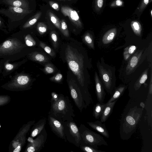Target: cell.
<instances>
[{"label": "cell", "instance_id": "obj_1", "mask_svg": "<svg viewBox=\"0 0 152 152\" xmlns=\"http://www.w3.org/2000/svg\"><path fill=\"white\" fill-rule=\"evenodd\" d=\"M49 115L61 122L73 120L75 116L73 106L68 96L51 94Z\"/></svg>", "mask_w": 152, "mask_h": 152}, {"label": "cell", "instance_id": "obj_2", "mask_svg": "<svg viewBox=\"0 0 152 152\" xmlns=\"http://www.w3.org/2000/svg\"><path fill=\"white\" fill-rule=\"evenodd\" d=\"M20 38L11 35L0 44V58L11 62L20 59L30 52Z\"/></svg>", "mask_w": 152, "mask_h": 152}, {"label": "cell", "instance_id": "obj_3", "mask_svg": "<svg viewBox=\"0 0 152 152\" xmlns=\"http://www.w3.org/2000/svg\"><path fill=\"white\" fill-rule=\"evenodd\" d=\"M143 109L136 105L128 106L122 116L120 126L121 138L127 140L136 131L141 117Z\"/></svg>", "mask_w": 152, "mask_h": 152}, {"label": "cell", "instance_id": "obj_4", "mask_svg": "<svg viewBox=\"0 0 152 152\" xmlns=\"http://www.w3.org/2000/svg\"><path fill=\"white\" fill-rule=\"evenodd\" d=\"M100 80L104 89L109 94H111L115 88L116 78L115 76V68L104 62L103 57L98 61L96 64Z\"/></svg>", "mask_w": 152, "mask_h": 152}, {"label": "cell", "instance_id": "obj_5", "mask_svg": "<svg viewBox=\"0 0 152 152\" xmlns=\"http://www.w3.org/2000/svg\"><path fill=\"white\" fill-rule=\"evenodd\" d=\"M31 79L28 75L22 72H17L1 87L11 91L25 90L31 88Z\"/></svg>", "mask_w": 152, "mask_h": 152}, {"label": "cell", "instance_id": "obj_6", "mask_svg": "<svg viewBox=\"0 0 152 152\" xmlns=\"http://www.w3.org/2000/svg\"><path fill=\"white\" fill-rule=\"evenodd\" d=\"M81 142L96 148L98 146H107L108 144L103 137L100 134L90 130L81 124L78 127Z\"/></svg>", "mask_w": 152, "mask_h": 152}, {"label": "cell", "instance_id": "obj_7", "mask_svg": "<svg viewBox=\"0 0 152 152\" xmlns=\"http://www.w3.org/2000/svg\"><path fill=\"white\" fill-rule=\"evenodd\" d=\"M62 123L66 140L76 147H79L81 142V138L79 128L76 123L73 120Z\"/></svg>", "mask_w": 152, "mask_h": 152}, {"label": "cell", "instance_id": "obj_8", "mask_svg": "<svg viewBox=\"0 0 152 152\" xmlns=\"http://www.w3.org/2000/svg\"><path fill=\"white\" fill-rule=\"evenodd\" d=\"M47 133L44 128L36 138L33 139L29 137V142L25 151L26 152H39L44 147L47 139Z\"/></svg>", "mask_w": 152, "mask_h": 152}, {"label": "cell", "instance_id": "obj_9", "mask_svg": "<svg viewBox=\"0 0 152 152\" xmlns=\"http://www.w3.org/2000/svg\"><path fill=\"white\" fill-rule=\"evenodd\" d=\"M35 122L34 120L30 121L24 124L20 129L13 141L12 145L14 148L13 152H19L20 151L25 143L26 134Z\"/></svg>", "mask_w": 152, "mask_h": 152}, {"label": "cell", "instance_id": "obj_10", "mask_svg": "<svg viewBox=\"0 0 152 152\" xmlns=\"http://www.w3.org/2000/svg\"><path fill=\"white\" fill-rule=\"evenodd\" d=\"M70 93L76 107L81 112L87 107L84 101L81 91L78 86L71 83H69Z\"/></svg>", "mask_w": 152, "mask_h": 152}, {"label": "cell", "instance_id": "obj_11", "mask_svg": "<svg viewBox=\"0 0 152 152\" xmlns=\"http://www.w3.org/2000/svg\"><path fill=\"white\" fill-rule=\"evenodd\" d=\"M28 12L26 10L10 6L7 9H0V13L7 16L12 22L19 20L23 15Z\"/></svg>", "mask_w": 152, "mask_h": 152}, {"label": "cell", "instance_id": "obj_12", "mask_svg": "<svg viewBox=\"0 0 152 152\" xmlns=\"http://www.w3.org/2000/svg\"><path fill=\"white\" fill-rule=\"evenodd\" d=\"M48 124L52 131L60 138L65 141L66 140L64 132V127L62 122L48 115Z\"/></svg>", "mask_w": 152, "mask_h": 152}, {"label": "cell", "instance_id": "obj_13", "mask_svg": "<svg viewBox=\"0 0 152 152\" xmlns=\"http://www.w3.org/2000/svg\"><path fill=\"white\" fill-rule=\"evenodd\" d=\"M3 69L2 73L4 77L10 75L18 69L26 61V59L12 63L9 60L2 59Z\"/></svg>", "mask_w": 152, "mask_h": 152}, {"label": "cell", "instance_id": "obj_14", "mask_svg": "<svg viewBox=\"0 0 152 152\" xmlns=\"http://www.w3.org/2000/svg\"><path fill=\"white\" fill-rule=\"evenodd\" d=\"M94 78L97 100L99 102L103 103L106 94L104 88L96 72H95Z\"/></svg>", "mask_w": 152, "mask_h": 152}, {"label": "cell", "instance_id": "obj_15", "mask_svg": "<svg viewBox=\"0 0 152 152\" xmlns=\"http://www.w3.org/2000/svg\"><path fill=\"white\" fill-rule=\"evenodd\" d=\"M100 121L94 122H87V124L93 129L107 138L109 137V132L106 128L105 124Z\"/></svg>", "mask_w": 152, "mask_h": 152}, {"label": "cell", "instance_id": "obj_16", "mask_svg": "<svg viewBox=\"0 0 152 152\" xmlns=\"http://www.w3.org/2000/svg\"><path fill=\"white\" fill-rule=\"evenodd\" d=\"M142 52V50L137 51L131 57L126 67V72L130 73L135 68Z\"/></svg>", "mask_w": 152, "mask_h": 152}, {"label": "cell", "instance_id": "obj_17", "mask_svg": "<svg viewBox=\"0 0 152 152\" xmlns=\"http://www.w3.org/2000/svg\"><path fill=\"white\" fill-rule=\"evenodd\" d=\"M127 86L122 84L114 89L111 94V96L106 103H109L114 101L117 100L123 94Z\"/></svg>", "mask_w": 152, "mask_h": 152}, {"label": "cell", "instance_id": "obj_18", "mask_svg": "<svg viewBox=\"0 0 152 152\" xmlns=\"http://www.w3.org/2000/svg\"><path fill=\"white\" fill-rule=\"evenodd\" d=\"M46 122L45 118H42L35 124L31 132V137L34 138L37 136L45 128Z\"/></svg>", "mask_w": 152, "mask_h": 152}, {"label": "cell", "instance_id": "obj_19", "mask_svg": "<svg viewBox=\"0 0 152 152\" xmlns=\"http://www.w3.org/2000/svg\"><path fill=\"white\" fill-rule=\"evenodd\" d=\"M117 101L116 100L109 103H106V105L100 117V121L102 122H105L109 117Z\"/></svg>", "mask_w": 152, "mask_h": 152}, {"label": "cell", "instance_id": "obj_20", "mask_svg": "<svg viewBox=\"0 0 152 152\" xmlns=\"http://www.w3.org/2000/svg\"><path fill=\"white\" fill-rule=\"evenodd\" d=\"M63 13L65 16L67 15L79 27L81 26V23L79 20V17L77 12L75 10L65 8L62 9Z\"/></svg>", "mask_w": 152, "mask_h": 152}, {"label": "cell", "instance_id": "obj_21", "mask_svg": "<svg viewBox=\"0 0 152 152\" xmlns=\"http://www.w3.org/2000/svg\"><path fill=\"white\" fill-rule=\"evenodd\" d=\"M29 59L42 62L48 61V58L44 54L37 52H31L26 56Z\"/></svg>", "mask_w": 152, "mask_h": 152}, {"label": "cell", "instance_id": "obj_22", "mask_svg": "<svg viewBox=\"0 0 152 152\" xmlns=\"http://www.w3.org/2000/svg\"><path fill=\"white\" fill-rule=\"evenodd\" d=\"M117 33V29L115 28H111L107 31L103 36L102 41L104 44H108L113 41Z\"/></svg>", "mask_w": 152, "mask_h": 152}, {"label": "cell", "instance_id": "obj_23", "mask_svg": "<svg viewBox=\"0 0 152 152\" xmlns=\"http://www.w3.org/2000/svg\"><path fill=\"white\" fill-rule=\"evenodd\" d=\"M3 2L10 6L26 10L28 9V5L25 0H4Z\"/></svg>", "mask_w": 152, "mask_h": 152}, {"label": "cell", "instance_id": "obj_24", "mask_svg": "<svg viewBox=\"0 0 152 152\" xmlns=\"http://www.w3.org/2000/svg\"><path fill=\"white\" fill-rule=\"evenodd\" d=\"M106 103L98 102L94 106L93 115L96 119H98L101 116Z\"/></svg>", "mask_w": 152, "mask_h": 152}, {"label": "cell", "instance_id": "obj_25", "mask_svg": "<svg viewBox=\"0 0 152 152\" xmlns=\"http://www.w3.org/2000/svg\"><path fill=\"white\" fill-rule=\"evenodd\" d=\"M148 68L146 69L135 83L134 88L136 90L139 89L141 85L144 83L147 80L148 78Z\"/></svg>", "mask_w": 152, "mask_h": 152}, {"label": "cell", "instance_id": "obj_26", "mask_svg": "<svg viewBox=\"0 0 152 152\" xmlns=\"http://www.w3.org/2000/svg\"><path fill=\"white\" fill-rule=\"evenodd\" d=\"M83 40L89 47L94 50V39L91 34L89 33H86L83 37Z\"/></svg>", "mask_w": 152, "mask_h": 152}, {"label": "cell", "instance_id": "obj_27", "mask_svg": "<svg viewBox=\"0 0 152 152\" xmlns=\"http://www.w3.org/2000/svg\"><path fill=\"white\" fill-rule=\"evenodd\" d=\"M79 147L84 152H105L104 151L99 150L91 146L81 142Z\"/></svg>", "mask_w": 152, "mask_h": 152}, {"label": "cell", "instance_id": "obj_28", "mask_svg": "<svg viewBox=\"0 0 152 152\" xmlns=\"http://www.w3.org/2000/svg\"><path fill=\"white\" fill-rule=\"evenodd\" d=\"M131 25L135 34L137 35H140L142 31V27L140 23L137 20H134L131 22Z\"/></svg>", "mask_w": 152, "mask_h": 152}, {"label": "cell", "instance_id": "obj_29", "mask_svg": "<svg viewBox=\"0 0 152 152\" xmlns=\"http://www.w3.org/2000/svg\"><path fill=\"white\" fill-rule=\"evenodd\" d=\"M136 49V46L134 45L127 47L124 53L125 60H127L129 58L131 55L134 53Z\"/></svg>", "mask_w": 152, "mask_h": 152}, {"label": "cell", "instance_id": "obj_30", "mask_svg": "<svg viewBox=\"0 0 152 152\" xmlns=\"http://www.w3.org/2000/svg\"><path fill=\"white\" fill-rule=\"evenodd\" d=\"M39 45L45 51L51 56H54L55 53L54 51L49 47L47 45L45 44L42 42H40Z\"/></svg>", "mask_w": 152, "mask_h": 152}, {"label": "cell", "instance_id": "obj_31", "mask_svg": "<svg viewBox=\"0 0 152 152\" xmlns=\"http://www.w3.org/2000/svg\"><path fill=\"white\" fill-rule=\"evenodd\" d=\"M61 27L62 32L63 34L66 37H68L69 33L67 29V26L66 23L62 21L61 23Z\"/></svg>", "mask_w": 152, "mask_h": 152}, {"label": "cell", "instance_id": "obj_32", "mask_svg": "<svg viewBox=\"0 0 152 152\" xmlns=\"http://www.w3.org/2000/svg\"><path fill=\"white\" fill-rule=\"evenodd\" d=\"M10 100V97L7 96H0V106L7 103Z\"/></svg>", "mask_w": 152, "mask_h": 152}, {"label": "cell", "instance_id": "obj_33", "mask_svg": "<svg viewBox=\"0 0 152 152\" xmlns=\"http://www.w3.org/2000/svg\"><path fill=\"white\" fill-rule=\"evenodd\" d=\"M149 2L150 0H142L140 6L138 8L139 12L143 11Z\"/></svg>", "mask_w": 152, "mask_h": 152}, {"label": "cell", "instance_id": "obj_34", "mask_svg": "<svg viewBox=\"0 0 152 152\" xmlns=\"http://www.w3.org/2000/svg\"><path fill=\"white\" fill-rule=\"evenodd\" d=\"M62 75L60 73H58L56 75L50 78L51 81L57 83H60L62 79Z\"/></svg>", "mask_w": 152, "mask_h": 152}, {"label": "cell", "instance_id": "obj_35", "mask_svg": "<svg viewBox=\"0 0 152 152\" xmlns=\"http://www.w3.org/2000/svg\"><path fill=\"white\" fill-rule=\"evenodd\" d=\"M104 0H95V7L97 11H99L102 7Z\"/></svg>", "mask_w": 152, "mask_h": 152}, {"label": "cell", "instance_id": "obj_36", "mask_svg": "<svg viewBox=\"0 0 152 152\" xmlns=\"http://www.w3.org/2000/svg\"><path fill=\"white\" fill-rule=\"evenodd\" d=\"M44 70L48 74H51L54 72V69L53 66L49 64L45 65Z\"/></svg>", "mask_w": 152, "mask_h": 152}, {"label": "cell", "instance_id": "obj_37", "mask_svg": "<svg viewBox=\"0 0 152 152\" xmlns=\"http://www.w3.org/2000/svg\"><path fill=\"white\" fill-rule=\"evenodd\" d=\"M50 36L54 47L55 48H56L57 47L58 45L57 35L55 33L53 32L51 34Z\"/></svg>", "mask_w": 152, "mask_h": 152}, {"label": "cell", "instance_id": "obj_38", "mask_svg": "<svg viewBox=\"0 0 152 152\" xmlns=\"http://www.w3.org/2000/svg\"><path fill=\"white\" fill-rule=\"evenodd\" d=\"M123 5V0H115L111 3L110 6L111 7H115L122 6Z\"/></svg>", "mask_w": 152, "mask_h": 152}, {"label": "cell", "instance_id": "obj_39", "mask_svg": "<svg viewBox=\"0 0 152 152\" xmlns=\"http://www.w3.org/2000/svg\"><path fill=\"white\" fill-rule=\"evenodd\" d=\"M7 27L5 26L4 23L0 19V30L3 31L6 34H8L9 32L6 29Z\"/></svg>", "mask_w": 152, "mask_h": 152}, {"label": "cell", "instance_id": "obj_40", "mask_svg": "<svg viewBox=\"0 0 152 152\" xmlns=\"http://www.w3.org/2000/svg\"><path fill=\"white\" fill-rule=\"evenodd\" d=\"M38 30L39 33L42 34L45 32L47 31V28L45 26H39L38 27Z\"/></svg>", "mask_w": 152, "mask_h": 152}, {"label": "cell", "instance_id": "obj_41", "mask_svg": "<svg viewBox=\"0 0 152 152\" xmlns=\"http://www.w3.org/2000/svg\"><path fill=\"white\" fill-rule=\"evenodd\" d=\"M152 70H151V79L149 85V91L151 95L152 94Z\"/></svg>", "mask_w": 152, "mask_h": 152}, {"label": "cell", "instance_id": "obj_42", "mask_svg": "<svg viewBox=\"0 0 152 152\" xmlns=\"http://www.w3.org/2000/svg\"><path fill=\"white\" fill-rule=\"evenodd\" d=\"M3 69V62L2 59L0 60V75L2 72Z\"/></svg>", "mask_w": 152, "mask_h": 152}, {"label": "cell", "instance_id": "obj_43", "mask_svg": "<svg viewBox=\"0 0 152 152\" xmlns=\"http://www.w3.org/2000/svg\"><path fill=\"white\" fill-rule=\"evenodd\" d=\"M52 7L54 9L56 10L58 7V5L57 3H54L52 5Z\"/></svg>", "mask_w": 152, "mask_h": 152}, {"label": "cell", "instance_id": "obj_44", "mask_svg": "<svg viewBox=\"0 0 152 152\" xmlns=\"http://www.w3.org/2000/svg\"><path fill=\"white\" fill-rule=\"evenodd\" d=\"M151 16H152V10H151Z\"/></svg>", "mask_w": 152, "mask_h": 152}]
</instances>
